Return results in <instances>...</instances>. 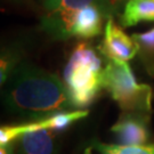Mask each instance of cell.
<instances>
[{
    "label": "cell",
    "mask_w": 154,
    "mask_h": 154,
    "mask_svg": "<svg viewBox=\"0 0 154 154\" xmlns=\"http://www.w3.org/2000/svg\"><path fill=\"white\" fill-rule=\"evenodd\" d=\"M6 82L4 99L13 116L35 121L74 109L66 86L50 72L21 65Z\"/></svg>",
    "instance_id": "6da1fadb"
},
{
    "label": "cell",
    "mask_w": 154,
    "mask_h": 154,
    "mask_svg": "<svg viewBox=\"0 0 154 154\" xmlns=\"http://www.w3.org/2000/svg\"><path fill=\"white\" fill-rule=\"evenodd\" d=\"M103 70L95 50L86 42L78 45L64 70L65 86L74 107H86L93 102L103 88Z\"/></svg>",
    "instance_id": "7a4b0ae2"
},
{
    "label": "cell",
    "mask_w": 154,
    "mask_h": 154,
    "mask_svg": "<svg viewBox=\"0 0 154 154\" xmlns=\"http://www.w3.org/2000/svg\"><path fill=\"white\" fill-rule=\"evenodd\" d=\"M102 85L123 111L152 110V88L136 81L126 61L107 60L102 73Z\"/></svg>",
    "instance_id": "3957f363"
},
{
    "label": "cell",
    "mask_w": 154,
    "mask_h": 154,
    "mask_svg": "<svg viewBox=\"0 0 154 154\" xmlns=\"http://www.w3.org/2000/svg\"><path fill=\"white\" fill-rule=\"evenodd\" d=\"M149 112L123 111L111 130L121 145H146L149 140Z\"/></svg>",
    "instance_id": "277c9868"
},
{
    "label": "cell",
    "mask_w": 154,
    "mask_h": 154,
    "mask_svg": "<svg viewBox=\"0 0 154 154\" xmlns=\"http://www.w3.org/2000/svg\"><path fill=\"white\" fill-rule=\"evenodd\" d=\"M99 50L107 60H119V61H129L138 54L137 42L129 35L123 32L113 18H109L105 34L102 44L99 45Z\"/></svg>",
    "instance_id": "5b68a950"
},
{
    "label": "cell",
    "mask_w": 154,
    "mask_h": 154,
    "mask_svg": "<svg viewBox=\"0 0 154 154\" xmlns=\"http://www.w3.org/2000/svg\"><path fill=\"white\" fill-rule=\"evenodd\" d=\"M95 0H61L54 11L48 13L46 25L51 33L60 38L70 37L71 28L77 14Z\"/></svg>",
    "instance_id": "8992f818"
},
{
    "label": "cell",
    "mask_w": 154,
    "mask_h": 154,
    "mask_svg": "<svg viewBox=\"0 0 154 154\" xmlns=\"http://www.w3.org/2000/svg\"><path fill=\"white\" fill-rule=\"evenodd\" d=\"M55 132L38 129L24 132L17 138V154H56Z\"/></svg>",
    "instance_id": "52a82bcc"
},
{
    "label": "cell",
    "mask_w": 154,
    "mask_h": 154,
    "mask_svg": "<svg viewBox=\"0 0 154 154\" xmlns=\"http://www.w3.org/2000/svg\"><path fill=\"white\" fill-rule=\"evenodd\" d=\"M103 18L100 11L94 4L83 7L77 14L73 21L70 37L79 38H93L102 32Z\"/></svg>",
    "instance_id": "ba28073f"
},
{
    "label": "cell",
    "mask_w": 154,
    "mask_h": 154,
    "mask_svg": "<svg viewBox=\"0 0 154 154\" xmlns=\"http://www.w3.org/2000/svg\"><path fill=\"white\" fill-rule=\"evenodd\" d=\"M87 116H88V111L86 110L60 112L41 120H35V121L25 123V132L38 130V129H51L54 131H62L73 122L78 121Z\"/></svg>",
    "instance_id": "9c48e42d"
},
{
    "label": "cell",
    "mask_w": 154,
    "mask_h": 154,
    "mask_svg": "<svg viewBox=\"0 0 154 154\" xmlns=\"http://www.w3.org/2000/svg\"><path fill=\"white\" fill-rule=\"evenodd\" d=\"M140 22H154V0H129L121 17L123 26H134Z\"/></svg>",
    "instance_id": "30bf717a"
},
{
    "label": "cell",
    "mask_w": 154,
    "mask_h": 154,
    "mask_svg": "<svg viewBox=\"0 0 154 154\" xmlns=\"http://www.w3.org/2000/svg\"><path fill=\"white\" fill-rule=\"evenodd\" d=\"M131 38L139 47V60L146 72L151 77H154V28L144 33H135Z\"/></svg>",
    "instance_id": "8fae6325"
},
{
    "label": "cell",
    "mask_w": 154,
    "mask_h": 154,
    "mask_svg": "<svg viewBox=\"0 0 154 154\" xmlns=\"http://www.w3.org/2000/svg\"><path fill=\"white\" fill-rule=\"evenodd\" d=\"M102 154H154L152 145H106L96 143L95 145Z\"/></svg>",
    "instance_id": "7c38bea8"
},
{
    "label": "cell",
    "mask_w": 154,
    "mask_h": 154,
    "mask_svg": "<svg viewBox=\"0 0 154 154\" xmlns=\"http://www.w3.org/2000/svg\"><path fill=\"white\" fill-rule=\"evenodd\" d=\"M8 72H9V62L7 58H1V66H0V82L1 85L8 80Z\"/></svg>",
    "instance_id": "4fadbf2b"
},
{
    "label": "cell",
    "mask_w": 154,
    "mask_h": 154,
    "mask_svg": "<svg viewBox=\"0 0 154 154\" xmlns=\"http://www.w3.org/2000/svg\"><path fill=\"white\" fill-rule=\"evenodd\" d=\"M61 0H42V4H44V7L48 11V13L51 11H54L56 7L58 6Z\"/></svg>",
    "instance_id": "5bb4252c"
},
{
    "label": "cell",
    "mask_w": 154,
    "mask_h": 154,
    "mask_svg": "<svg viewBox=\"0 0 154 154\" xmlns=\"http://www.w3.org/2000/svg\"><path fill=\"white\" fill-rule=\"evenodd\" d=\"M14 145L13 144H7V145H1L0 146V154H14Z\"/></svg>",
    "instance_id": "9a60e30c"
},
{
    "label": "cell",
    "mask_w": 154,
    "mask_h": 154,
    "mask_svg": "<svg viewBox=\"0 0 154 154\" xmlns=\"http://www.w3.org/2000/svg\"><path fill=\"white\" fill-rule=\"evenodd\" d=\"M83 154H91V149H90V147H88V149L85 151V153H83Z\"/></svg>",
    "instance_id": "2e32d148"
}]
</instances>
